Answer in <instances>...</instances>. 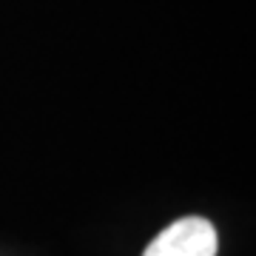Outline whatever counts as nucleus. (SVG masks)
Wrapping results in <instances>:
<instances>
[{"mask_svg":"<svg viewBox=\"0 0 256 256\" xmlns=\"http://www.w3.org/2000/svg\"><path fill=\"white\" fill-rule=\"evenodd\" d=\"M142 256H216V228L202 216H182L156 234Z\"/></svg>","mask_w":256,"mask_h":256,"instance_id":"f257e3e1","label":"nucleus"}]
</instances>
